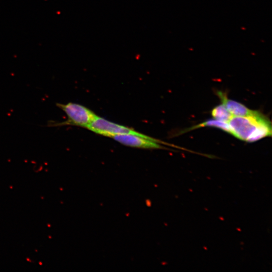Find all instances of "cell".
I'll list each match as a JSON object with an SVG mask.
<instances>
[{"label": "cell", "mask_w": 272, "mask_h": 272, "mask_svg": "<svg viewBox=\"0 0 272 272\" xmlns=\"http://www.w3.org/2000/svg\"><path fill=\"white\" fill-rule=\"evenodd\" d=\"M232 135L248 143H252L271 135L269 119L260 111L247 116H234L228 121Z\"/></svg>", "instance_id": "1"}, {"label": "cell", "mask_w": 272, "mask_h": 272, "mask_svg": "<svg viewBox=\"0 0 272 272\" xmlns=\"http://www.w3.org/2000/svg\"><path fill=\"white\" fill-rule=\"evenodd\" d=\"M56 105L65 112L67 119L62 122L49 121L48 127L73 125L87 128L98 116L87 107L76 103H57Z\"/></svg>", "instance_id": "2"}, {"label": "cell", "mask_w": 272, "mask_h": 272, "mask_svg": "<svg viewBox=\"0 0 272 272\" xmlns=\"http://www.w3.org/2000/svg\"><path fill=\"white\" fill-rule=\"evenodd\" d=\"M87 128L97 134L109 138L116 134H134L146 138L150 137L131 128L110 121L99 116Z\"/></svg>", "instance_id": "3"}, {"label": "cell", "mask_w": 272, "mask_h": 272, "mask_svg": "<svg viewBox=\"0 0 272 272\" xmlns=\"http://www.w3.org/2000/svg\"><path fill=\"white\" fill-rule=\"evenodd\" d=\"M123 145L145 149H163L164 142L152 137L146 138L134 134H116L111 137Z\"/></svg>", "instance_id": "4"}, {"label": "cell", "mask_w": 272, "mask_h": 272, "mask_svg": "<svg viewBox=\"0 0 272 272\" xmlns=\"http://www.w3.org/2000/svg\"><path fill=\"white\" fill-rule=\"evenodd\" d=\"M221 101L229 112L234 116H247L255 114L258 111L250 109L243 104L229 99L227 95L221 91L217 92Z\"/></svg>", "instance_id": "5"}, {"label": "cell", "mask_w": 272, "mask_h": 272, "mask_svg": "<svg viewBox=\"0 0 272 272\" xmlns=\"http://www.w3.org/2000/svg\"><path fill=\"white\" fill-rule=\"evenodd\" d=\"M202 127H214L219 128L229 133H231L229 125L228 122L217 119H209L200 124L190 128V129H196Z\"/></svg>", "instance_id": "6"}, {"label": "cell", "mask_w": 272, "mask_h": 272, "mask_svg": "<svg viewBox=\"0 0 272 272\" xmlns=\"http://www.w3.org/2000/svg\"><path fill=\"white\" fill-rule=\"evenodd\" d=\"M211 114L214 119L226 122L233 116L222 103L215 106L212 110Z\"/></svg>", "instance_id": "7"}]
</instances>
